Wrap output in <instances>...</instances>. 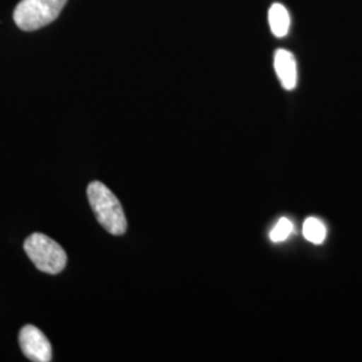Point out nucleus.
I'll use <instances>...</instances> for the list:
<instances>
[{"mask_svg":"<svg viewBox=\"0 0 362 362\" xmlns=\"http://www.w3.org/2000/svg\"><path fill=\"white\" fill-rule=\"evenodd\" d=\"M19 344L23 354L30 361L49 362L52 360V349L50 341L38 327L34 325H26L19 333Z\"/></svg>","mask_w":362,"mask_h":362,"instance_id":"obj_4","label":"nucleus"},{"mask_svg":"<svg viewBox=\"0 0 362 362\" xmlns=\"http://www.w3.org/2000/svg\"><path fill=\"white\" fill-rule=\"evenodd\" d=\"M274 67L282 86L293 90L297 86V64L294 55L287 50H278L274 58Z\"/></svg>","mask_w":362,"mask_h":362,"instance_id":"obj_5","label":"nucleus"},{"mask_svg":"<svg viewBox=\"0 0 362 362\" xmlns=\"http://www.w3.org/2000/svg\"><path fill=\"white\" fill-rule=\"evenodd\" d=\"M88 197L100 224L112 235H122L128 223L115 194L100 181H93L88 187Z\"/></svg>","mask_w":362,"mask_h":362,"instance_id":"obj_1","label":"nucleus"},{"mask_svg":"<svg viewBox=\"0 0 362 362\" xmlns=\"http://www.w3.org/2000/svg\"><path fill=\"white\" fill-rule=\"evenodd\" d=\"M303 236L314 245H321L326 239V227L317 218H308L303 224Z\"/></svg>","mask_w":362,"mask_h":362,"instance_id":"obj_7","label":"nucleus"},{"mask_svg":"<svg viewBox=\"0 0 362 362\" xmlns=\"http://www.w3.org/2000/svg\"><path fill=\"white\" fill-rule=\"evenodd\" d=\"M67 0H21L13 22L23 31H35L50 25L62 13Z\"/></svg>","mask_w":362,"mask_h":362,"instance_id":"obj_2","label":"nucleus"},{"mask_svg":"<svg viewBox=\"0 0 362 362\" xmlns=\"http://www.w3.org/2000/svg\"><path fill=\"white\" fill-rule=\"evenodd\" d=\"M294 230V226L287 218H282L275 224V227L272 228L270 233V239L274 243H281L285 242L286 239L291 235Z\"/></svg>","mask_w":362,"mask_h":362,"instance_id":"obj_8","label":"nucleus"},{"mask_svg":"<svg viewBox=\"0 0 362 362\" xmlns=\"http://www.w3.org/2000/svg\"><path fill=\"white\" fill-rule=\"evenodd\" d=\"M269 23L272 27V34L278 38L287 35L290 28V15L285 6L275 3L269 10Z\"/></svg>","mask_w":362,"mask_h":362,"instance_id":"obj_6","label":"nucleus"},{"mask_svg":"<svg viewBox=\"0 0 362 362\" xmlns=\"http://www.w3.org/2000/svg\"><path fill=\"white\" fill-rule=\"evenodd\" d=\"M27 257L40 272L59 274L66 267L65 250L43 233H33L25 242Z\"/></svg>","mask_w":362,"mask_h":362,"instance_id":"obj_3","label":"nucleus"}]
</instances>
